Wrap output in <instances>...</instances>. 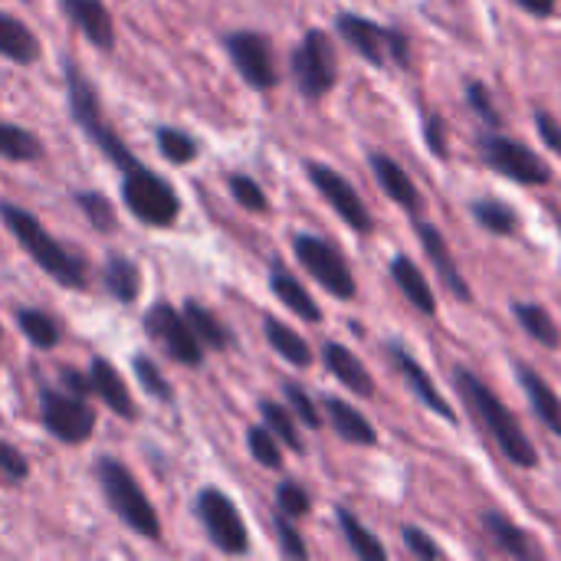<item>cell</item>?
I'll return each mask as SVG.
<instances>
[{
    "instance_id": "obj_1",
    "label": "cell",
    "mask_w": 561,
    "mask_h": 561,
    "mask_svg": "<svg viewBox=\"0 0 561 561\" xmlns=\"http://www.w3.org/2000/svg\"><path fill=\"white\" fill-rule=\"evenodd\" d=\"M454 385H457L460 398L467 401V408L473 411V417L483 424V431H486V434L493 437V444L503 450V457H506L513 467H519V470H536V467H539V450H536V444L526 437L519 417L500 401V394H496L480 375H473V371L463 368V365L454 368Z\"/></svg>"
},
{
    "instance_id": "obj_2",
    "label": "cell",
    "mask_w": 561,
    "mask_h": 561,
    "mask_svg": "<svg viewBox=\"0 0 561 561\" xmlns=\"http://www.w3.org/2000/svg\"><path fill=\"white\" fill-rule=\"evenodd\" d=\"M0 220L13 233V240L23 247V253L59 286L66 289H85L89 286V260L82 253H72L66 243H59L33 210L0 201Z\"/></svg>"
},
{
    "instance_id": "obj_3",
    "label": "cell",
    "mask_w": 561,
    "mask_h": 561,
    "mask_svg": "<svg viewBox=\"0 0 561 561\" xmlns=\"http://www.w3.org/2000/svg\"><path fill=\"white\" fill-rule=\"evenodd\" d=\"M62 76H66V102H69V115L79 125V131L105 154L108 164H115L122 174L141 168L145 161L125 145V138L112 128V122L102 112V99L95 92V85L89 82V76L79 69V62H72L69 56H62Z\"/></svg>"
},
{
    "instance_id": "obj_4",
    "label": "cell",
    "mask_w": 561,
    "mask_h": 561,
    "mask_svg": "<svg viewBox=\"0 0 561 561\" xmlns=\"http://www.w3.org/2000/svg\"><path fill=\"white\" fill-rule=\"evenodd\" d=\"M95 480L99 490L108 503V510L145 542H161V519L158 510L151 506L148 493L141 490V483L135 480V473L115 460V457H99L95 460Z\"/></svg>"
},
{
    "instance_id": "obj_5",
    "label": "cell",
    "mask_w": 561,
    "mask_h": 561,
    "mask_svg": "<svg viewBox=\"0 0 561 561\" xmlns=\"http://www.w3.org/2000/svg\"><path fill=\"white\" fill-rule=\"evenodd\" d=\"M335 33L362 56L368 59L371 66H401L408 69L411 66V46H408V36L394 26H381L355 10H339L335 13Z\"/></svg>"
},
{
    "instance_id": "obj_6",
    "label": "cell",
    "mask_w": 561,
    "mask_h": 561,
    "mask_svg": "<svg viewBox=\"0 0 561 561\" xmlns=\"http://www.w3.org/2000/svg\"><path fill=\"white\" fill-rule=\"evenodd\" d=\"M122 201L131 210V217L145 227H174L181 217V197L168 178L151 171L148 164L122 174Z\"/></svg>"
},
{
    "instance_id": "obj_7",
    "label": "cell",
    "mask_w": 561,
    "mask_h": 561,
    "mask_svg": "<svg viewBox=\"0 0 561 561\" xmlns=\"http://www.w3.org/2000/svg\"><path fill=\"white\" fill-rule=\"evenodd\" d=\"M289 72L302 99L319 102L339 82V53L325 30H306L299 46L289 53Z\"/></svg>"
},
{
    "instance_id": "obj_8",
    "label": "cell",
    "mask_w": 561,
    "mask_h": 561,
    "mask_svg": "<svg viewBox=\"0 0 561 561\" xmlns=\"http://www.w3.org/2000/svg\"><path fill=\"white\" fill-rule=\"evenodd\" d=\"M293 253L299 260V266L329 293L335 296L339 302H352L358 296V283H355V273L345 260V253L325 240V237H316V233H296L293 237Z\"/></svg>"
},
{
    "instance_id": "obj_9",
    "label": "cell",
    "mask_w": 561,
    "mask_h": 561,
    "mask_svg": "<svg viewBox=\"0 0 561 561\" xmlns=\"http://www.w3.org/2000/svg\"><path fill=\"white\" fill-rule=\"evenodd\" d=\"M197 523L207 536V542L224 552V556H247L250 552V529L237 510V503L224 493V490H201L197 503H194Z\"/></svg>"
},
{
    "instance_id": "obj_10",
    "label": "cell",
    "mask_w": 561,
    "mask_h": 561,
    "mask_svg": "<svg viewBox=\"0 0 561 561\" xmlns=\"http://www.w3.org/2000/svg\"><path fill=\"white\" fill-rule=\"evenodd\" d=\"M39 421L46 434L66 447L85 444L95 431V408L89 398H76L62 388L43 385L39 388Z\"/></svg>"
},
{
    "instance_id": "obj_11",
    "label": "cell",
    "mask_w": 561,
    "mask_h": 561,
    "mask_svg": "<svg viewBox=\"0 0 561 561\" xmlns=\"http://www.w3.org/2000/svg\"><path fill=\"white\" fill-rule=\"evenodd\" d=\"M480 154H483V161H486L496 174H503V178H510V181H516V184L542 187V184L552 181V168L546 164V158H542L539 151H533L529 145H523L519 138L493 135V131H490V135L480 138Z\"/></svg>"
},
{
    "instance_id": "obj_12",
    "label": "cell",
    "mask_w": 561,
    "mask_h": 561,
    "mask_svg": "<svg viewBox=\"0 0 561 561\" xmlns=\"http://www.w3.org/2000/svg\"><path fill=\"white\" fill-rule=\"evenodd\" d=\"M141 325H145V335H148L151 342H158V345L168 352L171 362L187 365V368H201V365H204L207 348L201 345V339H197L194 329L187 325L184 312L174 309L171 302H154V306L145 312Z\"/></svg>"
},
{
    "instance_id": "obj_13",
    "label": "cell",
    "mask_w": 561,
    "mask_h": 561,
    "mask_svg": "<svg viewBox=\"0 0 561 561\" xmlns=\"http://www.w3.org/2000/svg\"><path fill=\"white\" fill-rule=\"evenodd\" d=\"M224 49L233 62V69L240 72V79L250 89H276L279 82V69H276V49L273 39L260 30H233L224 36Z\"/></svg>"
},
{
    "instance_id": "obj_14",
    "label": "cell",
    "mask_w": 561,
    "mask_h": 561,
    "mask_svg": "<svg viewBox=\"0 0 561 561\" xmlns=\"http://www.w3.org/2000/svg\"><path fill=\"white\" fill-rule=\"evenodd\" d=\"M306 178L312 181V187L322 194V201L355 230V233H371L375 230V220H371V210L368 204L362 201V194L355 191V184L339 174L335 168L322 164V161H306Z\"/></svg>"
},
{
    "instance_id": "obj_15",
    "label": "cell",
    "mask_w": 561,
    "mask_h": 561,
    "mask_svg": "<svg viewBox=\"0 0 561 561\" xmlns=\"http://www.w3.org/2000/svg\"><path fill=\"white\" fill-rule=\"evenodd\" d=\"M414 230H417V240H421L427 260L434 263L437 279H440L460 302H473V289H470V283L463 279V273H460V266H457V260H454V253H450V243H447V237L440 233V227H434V220L414 217Z\"/></svg>"
},
{
    "instance_id": "obj_16",
    "label": "cell",
    "mask_w": 561,
    "mask_h": 561,
    "mask_svg": "<svg viewBox=\"0 0 561 561\" xmlns=\"http://www.w3.org/2000/svg\"><path fill=\"white\" fill-rule=\"evenodd\" d=\"M388 358H391V365L398 368V375L404 378V385H408V391L427 408V411H434L437 417H444V421H457V411L450 408V401L437 391V385H434V378L424 371V365L401 345V342H388Z\"/></svg>"
},
{
    "instance_id": "obj_17",
    "label": "cell",
    "mask_w": 561,
    "mask_h": 561,
    "mask_svg": "<svg viewBox=\"0 0 561 561\" xmlns=\"http://www.w3.org/2000/svg\"><path fill=\"white\" fill-rule=\"evenodd\" d=\"M368 164H371V171H375V181L381 184V191L401 207V210H408L411 217H424V197H421V191H417V184H414V178L391 158V154H385V151H371L368 154Z\"/></svg>"
},
{
    "instance_id": "obj_18",
    "label": "cell",
    "mask_w": 561,
    "mask_h": 561,
    "mask_svg": "<svg viewBox=\"0 0 561 561\" xmlns=\"http://www.w3.org/2000/svg\"><path fill=\"white\" fill-rule=\"evenodd\" d=\"M69 23L102 53L115 49V20L105 0H59Z\"/></svg>"
},
{
    "instance_id": "obj_19",
    "label": "cell",
    "mask_w": 561,
    "mask_h": 561,
    "mask_svg": "<svg viewBox=\"0 0 561 561\" xmlns=\"http://www.w3.org/2000/svg\"><path fill=\"white\" fill-rule=\"evenodd\" d=\"M89 378H92V391H95V398H99V401H102L115 417H122V421H138L135 398H131V391H128L125 378L118 375V368H115L108 358L95 355V358H92V365H89Z\"/></svg>"
},
{
    "instance_id": "obj_20",
    "label": "cell",
    "mask_w": 561,
    "mask_h": 561,
    "mask_svg": "<svg viewBox=\"0 0 561 561\" xmlns=\"http://www.w3.org/2000/svg\"><path fill=\"white\" fill-rule=\"evenodd\" d=\"M483 529H486L490 542H493L500 552H506L510 559H542V546L533 539V533H526L519 523H513V519L503 516L500 510H486V513H483Z\"/></svg>"
},
{
    "instance_id": "obj_21",
    "label": "cell",
    "mask_w": 561,
    "mask_h": 561,
    "mask_svg": "<svg viewBox=\"0 0 561 561\" xmlns=\"http://www.w3.org/2000/svg\"><path fill=\"white\" fill-rule=\"evenodd\" d=\"M322 362L332 371V378L342 388H348L355 398H375V378H371V371L365 368V362L355 352H348L339 342H325L322 345Z\"/></svg>"
},
{
    "instance_id": "obj_22",
    "label": "cell",
    "mask_w": 561,
    "mask_h": 561,
    "mask_svg": "<svg viewBox=\"0 0 561 561\" xmlns=\"http://www.w3.org/2000/svg\"><path fill=\"white\" fill-rule=\"evenodd\" d=\"M516 375H519V385H523V391H526V398H529V404H533V411H536V417L556 434L561 440V394L536 371V368H529L526 362H516Z\"/></svg>"
},
{
    "instance_id": "obj_23",
    "label": "cell",
    "mask_w": 561,
    "mask_h": 561,
    "mask_svg": "<svg viewBox=\"0 0 561 561\" xmlns=\"http://www.w3.org/2000/svg\"><path fill=\"white\" fill-rule=\"evenodd\" d=\"M322 408H325V417L332 424V431L345 440V444H355V447H375L378 444V431L375 424L348 401L342 398H322Z\"/></svg>"
},
{
    "instance_id": "obj_24",
    "label": "cell",
    "mask_w": 561,
    "mask_h": 561,
    "mask_svg": "<svg viewBox=\"0 0 561 561\" xmlns=\"http://www.w3.org/2000/svg\"><path fill=\"white\" fill-rule=\"evenodd\" d=\"M270 289H273V296H276L296 319H302V322H309V325H319V322H322L319 302L312 299V293H309L283 263H273V270H270Z\"/></svg>"
},
{
    "instance_id": "obj_25",
    "label": "cell",
    "mask_w": 561,
    "mask_h": 561,
    "mask_svg": "<svg viewBox=\"0 0 561 561\" xmlns=\"http://www.w3.org/2000/svg\"><path fill=\"white\" fill-rule=\"evenodd\" d=\"M391 279H394V286L401 289V296H404L421 316H437L434 289H431L427 276L421 273V266H417L408 253H401V256L391 260Z\"/></svg>"
},
{
    "instance_id": "obj_26",
    "label": "cell",
    "mask_w": 561,
    "mask_h": 561,
    "mask_svg": "<svg viewBox=\"0 0 561 561\" xmlns=\"http://www.w3.org/2000/svg\"><path fill=\"white\" fill-rule=\"evenodd\" d=\"M102 286H105V293H108L118 306H135V302L141 299V286H145V283H141V270H138L135 260L112 253V256L105 260V266H102Z\"/></svg>"
},
{
    "instance_id": "obj_27",
    "label": "cell",
    "mask_w": 561,
    "mask_h": 561,
    "mask_svg": "<svg viewBox=\"0 0 561 561\" xmlns=\"http://www.w3.org/2000/svg\"><path fill=\"white\" fill-rule=\"evenodd\" d=\"M181 312H184L187 325L194 329V335L201 339V345H204L207 352H230V348H233L237 339H233V332L220 322V316H217L214 309H207V306L197 302V299H184Z\"/></svg>"
},
{
    "instance_id": "obj_28",
    "label": "cell",
    "mask_w": 561,
    "mask_h": 561,
    "mask_svg": "<svg viewBox=\"0 0 561 561\" xmlns=\"http://www.w3.org/2000/svg\"><path fill=\"white\" fill-rule=\"evenodd\" d=\"M39 39L36 33L13 13L0 10V56H7L16 66H33L39 59Z\"/></svg>"
},
{
    "instance_id": "obj_29",
    "label": "cell",
    "mask_w": 561,
    "mask_h": 561,
    "mask_svg": "<svg viewBox=\"0 0 561 561\" xmlns=\"http://www.w3.org/2000/svg\"><path fill=\"white\" fill-rule=\"evenodd\" d=\"M263 335H266L270 348H273L283 362H289L293 368H309V365L316 362L312 345H309L293 325L279 322L276 316H263Z\"/></svg>"
},
{
    "instance_id": "obj_30",
    "label": "cell",
    "mask_w": 561,
    "mask_h": 561,
    "mask_svg": "<svg viewBox=\"0 0 561 561\" xmlns=\"http://www.w3.org/2000/svg\"><path fill=\"white\" fill-rule=\"evenodd\" d=\"M513 316L523 325V332L539 342L542 348H561V325L552 319V312L539 302H513Z\"/></svg>"
},
{
    "instance_id": "obj_31",
    "label": "cell",
    "mask_w": 561,
    "mask_h": 561,
    "mask_svg": "<svg viewBox=\"0 0 561 561\" xmlns=\"http://www.w3.org/2000/svg\"><path fill=\"white\" fill-rule=\"evenodd\" d=\"M43 154H46V148H43V141H39L36 131L0 118V158L3 161L26 164V161H39Z\"/></svg>"
},
{
    "instance_id": "obj_32",
    "label": "cell",
    "mask_w": 561,
    "mask_h": 561,
    "mask_svg": "<svg viewBox=\"0 0 561 561\" xmlns=\"http://www.w3.org/2000/svg\"><path fill=\"white\" fill-rule=\"evenodd\" d=\"M335 519H339V529L348 542V549L365 561H385L388 559V549L362 526V519L348 510V506H335Z\"/></svg>"
},
{
    "instance_id": "obj_33",
    "label": "cell",
    "mask_w": 561,
    "mask_h": 561,
    "mask_svg": "<svg viewBox=\"0 0 561 561\" xmlns=\"http://www.w3.org/2000/svg\"><path fill=\"white\" fill-rule=\"evenodd\" d=\"M16 325H20L23 339L33 348H39V352H53L59 345V339H62L59 322L49 312H43V309H30V306L26 309H16Z\"/></svg>"
},
{
    "instance_id": "obj_34",
    "label": "cell",
    "mask_w": 561,
    "mask_h": 561,
    "mask_svg": "<svg viewBox=\"0 0 561 561\" xmlns=\"http://www.w3.org/2000/svg\"><path fill=\"white\" fill-rule=\"evenodd\" d=\"M256 408H260L263 424L279 437V444H286L293 454H302V450H306L302 434H299V421H296V414L289 411V404H276L273 398H260Z\"/></svg>"
},
{
    "instance_id": "obj_35",
    "label": "cell",
    "mask_w": 561,
    "mask_h": 561,
    "mask_svg": "<svg viewBox=\"0 0 561 561\" xmlns=\"http://www.w3.org/2000/svg\"><path fill=\"white\" fill-rule=\"evenodd\" d=\"M154 141H158V151L168 164H191L201 158V141L184 131V128H174V125H158L154 128Z\"/></svg>"
},
{
    "instance_id": "obj_36",
    "label": "cell",
    "mask_w": 561,
    "mask_h": 561,
    "mask_svg": "<svg viewBox=\"0 0 561 561\" xmlns=\"http://www.w3.org/2000/svg\"><path fill=\"white\" fill-rule=\"evenodd\" d=\"M473 217L477 224L486 230V233H496V237H510L519 230V214L516 207H510L506 201H496V197H480L473 201Z\"/></svg>"
},
{
    "instance_id": "obj_37",
    "label": "cell",
    "mask_w": 561,
    "mask_h": 561,
    "mask_svg": "<svg viewBox=\"0 0 561 561\" xmlns=\"http://www.w3.org/2000/svg\"><path fill=\"white\" fill-rule=\"evenodd\" d=\"M72 201H76V207L85 214V220L92 224V230H99V233H115V230H118L115 204H112L102 191H76Z\"/></svg>"
},
{
    "instance_id": "obj_38",
    "label": "cell",
    "mask_w": 561,
    "mask_h": 561,
    "mask_svg": "<svg viewBox=\"0 0 561 561\" xmlns=\"http://www.w3.org/2000/svg\"><path fill=\"white\" fill-rule=\"evenodd\" d=\"M247 450L250 457L266 467V470H279L283 467V447H279V437L266 427V424H253L247 431Z\"/></svg>"
},
{
    "instance_id": "obj_39",
    "label": "cell",
    "mask_w": 561,
    "mask_h": 561,
    "mask_svg": "<svg viewBox=\"0 0 561 561\" xmlns=\"http://www.w3.org/2000/svg\"><path fill=\"white\" fill-rule=\"evenodd\" d=\"M131 371H135L138 385H141L154 401H164V404L174 401V388H171V381L164 378V371L158 368V362H151L148 355H135V358H131Z\"/></svg>"
},
{
    "instance_id": "obj_40",
    "label": "cell",
    "mask_w": 561,
    "mask_h": 561,
    "mask_svg": "<svg viewBox=\"0 0 561 561\" xmlns=\"http://www.w3.org/2000/svg\"><path fill=\"white\" fill-rule=\"evenodd\" d=\"M227 187H230V197L250 210V214H266L270 210V201H266V191L260 187V181H253L250 174H230L227 178Z\"/></svg>"
},
{
    "instance_id": "obj_41",
    "label": "cell",
    "mask_w": 561,
    "mask_h": 561,
    "mask_svg": "<svg viewBox=\"0 0 561 561\" xmlns=\"http://www.w3.org/2000/svg\"><path fill=\"white\" fill-rule=\"evenodd\" d=\"M283 398H286L289 411L296 414V421H302L309 431H319V427H322V414H319L312 394H309L299 381H283Z\"/></svg>"
},
{
    "instance_id": "obj_42",
    "label": "cell",
    "mask_w": 561,
    "mask_h": 561,
    "mask_svg": "<svg viewBox=\"0 0 561 561\" xmlns=\"http://www.w3.org/2000/svg\"><path fill=\"white\" fill-rule=\"evenodd\" d=\"M276 510H279L283 516H289V519H302V516L312 513V496H309V490H302L296 480H283V483L276 486Z\"/></svg>"
},
{
    "instance_id": "obj_43",
    "label": "cell",
    "mask_w": 561,
    "mask_h": 561,
    "mask_svg": "<svg viewBox=\"0 0 561 561\" xmlns=\"http://www.w3.org/2000/svg\"><path fill=\"white\" fill-rule=\"evenodd\" d=\"M273 529H276V539H279V552H283L286 559H309V549H306V542H302V536H299V529H296V519H289V516H283V513L276 510Z\"/></svg>"
},
{
    "instance_id": "obj_44",
    "label": "cell",
    "mask_w": 561,
    "mask_h": 561,
    "mask_svg": "<svg viewBox=\"0 0 561 561\" xmlns=\"http://www.w3.org/2000/svg\"><path fill=\"white\" fill-rule=\"evenodd\" d=\"M467 105H470L490 128H500V125H503V115H500V108L493 105V95H490L486 82H480V79H470V82H467Z\"/></svg>"
},
{
    "instance_id": "obj_45",
    "label": "cell",
    "mask_w": 561,
    "mask_h": 561,
    "mask_svg": "<svg viewBox=\"0 0 561 561\" xmlns=\"http://www.w3.org/2000/svg\"><path fill=\"white\" fill-rule=\"evenodd\" d=\"M26 477H30L26 457L10 440H0V480L7 486H20V483H26Z\"/></svg>"
},
{
    "instance_id": "obj_46",
    "label": "cell",
    "mask_w": 561,
    "mask_h": 561,
    "mask_svg": "<svg viewBox=\"0 0 561 561\" xmlns=\"http://www.w3.org/2000/svg\"><path fill=\"white\" fill-rule=\"evenodd\" d=\"M401 539H404V549H408L414 559H424V561L447 559V552L434 542V536H427V533H424V529H417V526H404V529H401Z\"/></svg>"
},
{
    "instance_id": "obj_47",
    "label": "cell",
    "mask_w": 561,
    "mask_h": 561,
    "mask_svg": "<svg viewBox=\"0 0 561 561\" xmlns=\"http://www.w3.org/2000/svg\"><path fill=\"white\" fill-rule=\"evenodd\" d=\"M424 141H427V148L440 158V161H447V122L437 115V112H431L427 118H424Z\"/></svg>"
},
{
    "instance_id": "obj_48",
    "label": "cell",
    "mask_w": 561,
    "mask_h": 561,
    "mask_svg": "<svg viewBox=\"0 0 561 561\" xmlns=\"http://www.w3.org/2000/svg\"><path fill=\"white\" fill-rule=\"evenodd\" d=\"M59 385H62V391H69V394H76V398H95L89 371L62 368V371H59Z\"/></svg>"
},
{
    "instance_id": "obj_49",
    "label": "cell",
    "mask_w": 561,
    "mask_h": 561,
    "mask_svg": "<svg viewBox=\"0 0 561 561\" xmlns=\"http://www.w3.org/2000/svg\"><path fill=\"white\" fill-rule=\"evenodd\" d=\"M536 128H539V138L556 151V154H561V122L552 115V112H546V108H539L536 112Z\"/></svg>"
},
{
    "instance_id": "obj_50",
    "label": "cell",
    "mask_w": 561,
    "mask_h": 561,
    "mask_svg": "<svg viewBox=\"0 0 561 561\" xmlns=\"http://www.w3.org/2000/svg\"><path fill=\"white\" fill-rule=\"evenodd\" d=\"M516 7H523L533 16H552L556 7H559V0H516Z\"/></svg>"
},
{
    "instance_id": "obj_51",
    "label": "cell",
    "mask_w": 561,
    "mask_h": 561,
    "mask_svg": "<svg viewBox=\"0 0 561 561\" xmlns=\"http://www.w3.org/2000/svg\"><path fill=\"white\" fill-rule=\"evenodd\" d=\"M0 335H3V329H0Z\"/></svg>"
}]
</instances>
